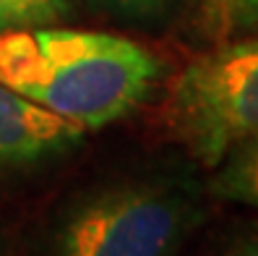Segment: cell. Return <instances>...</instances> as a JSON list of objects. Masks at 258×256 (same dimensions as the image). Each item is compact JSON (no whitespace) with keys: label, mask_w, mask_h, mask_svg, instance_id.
Instances as JSON below:
<instances>
[{"label":"cell","mask_w":258,"mask_h":256,"mask_svg":"<svg viewBox=\"0 0 258 256\" xmlns=\"http://www.w3.org/2000/svg\"><path fill=\"white\" fill-rule=\"evenodd\" d=\"M86 128L0 81V173L37 168L73 152Z\"/></svg>","instance_id":"obj_4"},{"label":"cell","mask_w":258,"mask_h":256,"mask_svg":"<svg viewBox=\"0 0 258 256\" xmlns=\"http://www.w3.org/2000/svg\"><path fill=\"white\" fill-rule=\"evenodd\" d=\"M94 3H99L102 8H107L123 19L149 24V21L167 19L177 8H183L188 0H94Z\"/></svg>","instance_id":"obj_8"},{"label":"cell","mask_w":258,"mask_h":256,"mask_svg":"<svg viewBox=\"0 0 258 256\" xmlns=\"http://www.w3.org/2000/svg\"><path fill=\"white\" fill-rule=\"evenodd\" d=\"M162 79V60L120 34L60 26L0 32V81L86 131L131 115Z\"/></svg>","instance_id":"obj_1"},{"label":"cell","mask_w":258,"mask_h":256,"mask_svg":"<svg viewBox=\"0 0 258 256\" xmlns=\"http://www.w3.org/2000/svg\"><path fill=\"white\" fill-rule=\"evenodd\" d=\"M219 256H258V225L237 235Z\"/></svg>","instance_id":"obj_9"},{"label":"cell","mask_w":258,"mask_h":256,"mask_svg":"<svg viewBox=\"0 0 258 256\" xmlns=\"http://www.w3.org/2000/svg\"><path fill=\"white\" fill-rule=\"evenodd\" d=\"M201 220L204 191L188 170H141L76 193L42 256H175Z\"/></svg>","instance_id":"obj_2"},{"label":"cell","mask_w":258,"mask_h":256,"mask_svg":"<svg viewBox=\"0 0 258 256\" xmlns=\"http://www.w3.org/2000/svg\"><path fill=\"white\" fill-rule=\"evenodd\" d=\"M71 0H0V32L52 26L71 16Z\"/></svg>","instance_id":"obj_7"},{"label":"cell","mask_w":258,"mask_h":256,"mask_svg":"<svg viewBox=\"0 0 258 256\" xmlns=\"http://www.w3.org/2000/svg\"><path fill=\"white\" fill-rule=\"evenodd\" d=\"M162 126L193 162L211 170L258 133V34L214 42L175 73Z\"/></svg>","instance_id":"obj_3"},{"label":"cell","mask_w":258,"mask_h":256,"mask_svg":"<svg viewBox=\"0 0 258 256\" xmlns=\"http://www.w3.org/2000/svg\"><path fill=\"white\" fill-rule=\"evenodd\" d=\"M193 29L206 42L258 34V0H199Z\"/></svg>","instance_id":"obj_6"},{"label":"cell","mask_w":258,"mask_h":256,"mask_svg":"<svg viewBox=\"0 0 258 256\" xmlns=\"http://www.w3.org/2000/svg\"><path fill=\"white\" fill-rule=\"evenodd\" d=\"M206 191L214 199L258 209V133L232 146L211 168Z\"/></svg>","instance_id":"obj_5"}]
</instances>
